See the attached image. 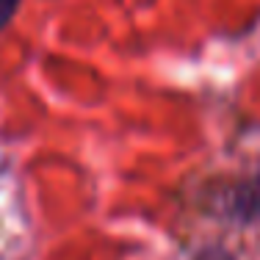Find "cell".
Here are the masks:
<instances>
[{"instance_id":"obj_3","label":"cell","mask_w":260,"mask_h":260,"mask_svg":"<svg viewBox=\"0 0 260 260\" xmlns=\"http://www.w3.org/2000/svg\"><path fill=\"white\" fill-rule=\"evenodd\" d=\"M17 6H20V0H0V30L9 25V20L17 11Z\"/></svg>"},{"instance_id":"obj_1","label":"cell","mask_w":260,"mask_h":260,"mask_svg":"<svg viewBox=\"0 0 260 260\" xmlns=\"http://www.w3.org/2000/svg\"><path fill=\"white\" fill-rule=\"evenodd\" d=\"M213 210L235 221H260V172L241 177L230 185H221L213 194Z\"/></svg>"},{"instance_id":"obj_2","label":"cell","mask_w":260,"mask_h":260,"mask_svg":"<svg viewBox=\"0 0 260 260\" xmlns=\"http://www.w3.org/2000/svg\"><path fill=\"white\" fill-rule=\"evenodd\" d=\"M194 260H235V257L227 249H221V246H208V249H202Z\"/></svg>"}]
</instances>
